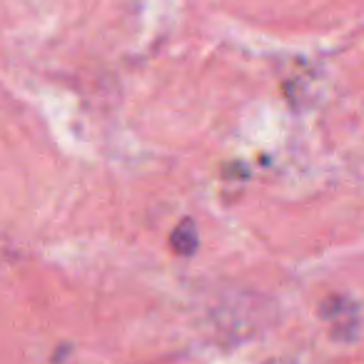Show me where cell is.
I'll use <instances>...</instances> for the list:
<instances>
[{
  "mask_svg": "<svg viewBox=\"0 0 364 364\" xmlns=\"http://www.w3.org/2000/svg\"><path fill=\"white\" fill-rule=\"evenodd\" d=\"M170 245L177 255H185V257L195 255V250H198V230H195L193 220H182V223L177 225L170 237Z\"/></svg>",
  "mask_w": 364,
  "mask_h": 364,
  "instance_id": "obj_1",
  "label": "cell"
}]
</instances>
